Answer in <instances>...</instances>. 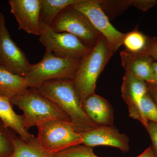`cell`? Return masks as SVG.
<instances>
[{
  "label": "cell",
  "mask_w": 157,
  "mask_h": 157,
  "mask_svg": "<svg viewBox=\"0 0 157 157\" xmlns=\"http://www.w3.org/2000/svg\"><path fill=\"white\" fill-rule=\"evenodd\" d=\"M72 6L87 17L94 27L106 38L111 50L115 53L123 44L126 34L117 30L111 25L99 1L81 0Z\"/></svg>",
  "instance_id": "ba28073f"
},
{
  "label": "cell",
  "mask_w": 157,
  "mask_h": 157,
  "mask_svg": "<svg viewBox=\"0 0 157 157\" xmlns=\"http://www.w3.org/2000/svg\"><path fill=\"white\" fill-rule=\"evenodd\" d=\"M0 67H2V63H1V61H0Z\"/></svg>",
  "instance_id": "f1b7e54d"
},
{
  "label": "cell",
  "mask_w": 157,
  "mask_h": 157,
  "mask_svg": "<svg viewBox=\"0 0 157 157\" xmlns=\"http://www.w3.org/2000/svg\"><path fill=\"white\" fill-rule=\"evenodd\" d=\"M123 45L126 49L135 53H142L147 44V36L137 29V26L133 31L126 34Z\"/></svg>",
  "instance_id": "d6986e66"
},
{
  "label": "cell",
  "mask_w": 157,
  "mask_h": 157,
  "mask_svg": "<svg viewBox=\"0 0 157 157\" xmlns=\"http://www.w3.org/2000/svg\"><path fill=\"white\" fill-rule=\"evenodd\" d=\"M80 60L59 57L45 52L40 62L32 65L30 71L25 77L29 88H36L52 79H73Z\"/></svg>",
  "instance_id": "5b68a950"
},
{
  "label": "cell",
  "mask_w": 157,
  "mask_h": 157,
  "mask_svg": "<svg viewBox=\"0 0 157 157\" xmlns=\"http://www.w3.org/2000/svg\"><path fill=\"white\" fill-rule=\"evenodd\" d=\"M147 93L157 107V86L147 84Z\"/></svg>",
  "instance_id": "484cf974"
},
{
  "label": "cell",
  "mask_w": 157,
  "mask_h": 157,
  "mask_svg": "<svg viewBox=\"0 0 157 157\" xmlns=\"http://www.w3.org/2000/svg\"><path fill=\"white\" fill-rule=\"evenodd\" d=\"M82 144L67 149L53 157H99L95 154L92 147Z\"/></svg>",
  "instance_id": "7402d4cb"
},
{
  "label": "cell",
  "mask_w": 157,
  "mask_h": 157,
  "mask_svg": "<svg viewBox=\"0 0 157 157\" xmlns=\"http://www.w3.org/2000/svg\"><path fill=\"white\" fill-rule=\"evenodd\" d=\"M29 88L25 77L14 74L0 67V96L11 99L24 94Z\"/></svg>",
  "instance_id": "2e32d148"
},
{
  "label": "cell",
  "mask_w": 157,
  "mask_h": 157,
  "mask_svg": "<svg viewBox=\"0 0 157 157\" xmlns=\"http://www.w3.org/2000/svg\"><path fill=\"white\" fill-rule=\"evenodd\" d=\"M41 27L39 41L46 52L59 57L81 59L92 50L72 34L57 33L42 21Z\"/></svg>",
  "instance_id": "52a82bcc"
},
{
  "label": "cell",
  "mask_w": 157,
  "mask_h": 157,
  "mask_svg": "<svg viewBox=\"0 0 157 157\" xmlns=\"http://www.w3.org/2000/svg\"><path fill=\"white\" fill-rule=\"evenodd\" d=\"M81 0H41V21L49 27L66 7L79 2Z\"/></svg>",
  "instance_id": "ac0fdd59"
},
{
  "label": "cell",
  "mask_w": 157,
  "mask_h": 157,
  "mask_svg": "<svg viewBox=\"0 0 157 157\" xmlns=\"http://www.w3.org/2000/svg\"><path fill=\"white\" fill-rule=\"evenodd\" d=\"M151 72L153 81V84L152 85L157 86V61H156L154 62L152 65Z\"/></svg>",
  "instance_id": "4316f807"
},
{
  "label": "cell",
  "mask_w": 157,
  "mask_h": 157,
  "mask_svg": "<svg viewBox=\"0 0 157 157\" xmlns=\"http://www.w3.org/2000/svg\"><path fill=\"white\" fill-rule=\"evenodd\" d=\"M128 5L129 6H135L138 9H140L143 11H145L148 10L150 8H151L156 5V1L153 0H145V1H127Z\"/></svg>",
  "instance_id": "d4e9b609"
},
{
  "label": "cell",
  "mask_w": 157,
  "mask_h": 157,
  "mask_svg": "<svg viewBox=\"0 0 157 157\" xmlns=\"http://www.w3.org/2000/svg\"><path fill=\"white\" fill-rule=\"evenodd\" d=\"M36 89L57 104L67 113L76 132L82 134L98 127L85 112L73 79H52L45 82Z\"/></svg>",
  "instance_id": "6da1fadb"
},
{
  "label": "cell",
  "mask_w": 157,
  "mask_h": 157,
  "mask_svg": "<svg viewBox=\"0 0 157 157\" xmlns=\"http://www.w3.org/2000/svg\"><path fill=\"white\" fill-rule=\"evenodd\" d=\"M0 61L11 73L26 77L32 65L21 49L11 39L6 27L5 16L0 12Z\"/></svg>",
  "instance_id": "9c48e42d"
},
{
  "label": "cell",
  "mask_w": 157,
  "mask_h": 157,
  "mask_svg": "<svg viewBox=\"0 0 157 157\" xmlns=\"http://www.w3.org/2000/svg\"><path fill=\"white\" fill-rule=\"evenodd\" d=\"M37 127V141L52 155L83 143L82 135L76 132L71 122L52 121Z\"/></svg>",
  "instance_id": "277c9868"
},
{
  "label": "cell",
  "mask_w": 157,
  "mask_h": 157,
  "mask_svg": "<svg viewBox=\"0 0 157 157\" xmlns=\"http://www.w3.org/2000/svg\"><path fill=\"white\" fill-rule=\"evenodd\" d=\"M16 134L0 119V157H9L12 154Z\"/></svg>",
  "instance_id": "ffe728a7"
},
{
  "label": "cell",
  "mask_w": 157,
  "mask_h": 157,
  "mask_svg": "<svg viewBox=\"0 0 157 157\" xmlns=\"http://www.w3.org/2000/svg\"><path fill=\"white\" fill-rule=\"evenodd\" d=\"M146 129L151 139L152 148L156 157H157V123L148 121Z\"/></svg>",
  "instance_id": "603a6c76"
},
{
  "label": "cell",
  "mask_w": 157,
  "mask_h": 157,
  "mask_svg": "<svg viewBox=\"0 0 157 157\" xmlns=\"http://www.w3.org/2000/svg\"><path fill=\"white\" fill-rule=\"evenodd\" d=\"M140 108L145 120L157 123V107L148 93L141 99Z\"/></svg>",
  "instance_id": "44dd1931"
},
{
  "label": "cell",
  "mask_w": 157,
  "mask_h": 157,
  "mask_svg": "<svg viewBox=\"0 0 157 157\" xmlns=\"http://www.w3.org/2000/svg\"><path fill=\"white\" fill-rule=\"evenodd\" d=\"M0 119L7 128L19 135L22 139L29 140L33 136L25 129L23 116L18 115L15 112L10 99L1 96Z\"/></svg>",
  "instance_id": "9a60e30c"
},
{
  "label": "cell",
  "mask_w": 157,
  "mask_h": 157,
  "mask_svg": "<svg viewBox=\"0 0 157 157\" xmlns=\"http://www.w3.org/2000/svg\"><path fill=\"white\" fill-rule=\"evenodd\" d=\"M83 143L86 146H108L120 149L124 152L128 151L129 139L125 134L120 133L113 126H98L82 133Z\"/></svg>",
  "instance_id": "7c38bea8"
},
{
  "label": "cell",
  "mask_w": 157,
  "mask_h": 157,
  "mask_svg": "<svg viewBox=\"0 0 157 157\" xmlns=\"http://www.w3.org/2000/svg\"><path fill=\"white\" fill-rule=\"evenodd\" d=\"M120 55L125 71L131 72L147 84H153L151 68L154 59L147 55L131 52L126 49L121 52Z\"/></svg>",
  "instance_id": "4fadbf2b"
},
{
  "label": "cell",
  "mask_w": 157,
  "mask_h": 157,
  "mask_svg": "<svg viewBox=\"0 0 157 157\" xmlns=\"http://www.w3.org/2000/svg\"><path fill=\"white\" fill-rule=\"evenodd\" d=\"M10 101L23 112L24 127L27 131L52 121L71 122L70 117L57 104L36 88H29L25 94L13 97Z\"/></svg>",
  "instance_id": "3957f363"
},
{
  "label": "cell",
  "mask_w": 157,
  "mask_h": 157,
  "mask_svg": "<svg viewBox=\"0 0 157 157\" xmlns=\"http://www.w3.org/2000/svg\"><path fill=\"white\" fill-rule=\"evenodd\" d=\"M51 27L57 33H67L74 35L91 49L94 48L102 36L87 17L72 5L62 11Z\"/></svg>",
  "instance_id": "8992f818"
},
{
  "label": "cell",
  "mask_w": 157,
  "mask_h": 157,
  "mask_svg": "<svg viewBox=\"0 0 157 157\" xmlns=\"http://www.w3.org/2000/svg\"><path fill=\"white\" fill-rule=\"evenodd\" d=\"M122 96L128 107L129 115L137 120L146 128L148 121L145 120L140 108V101L147 93V84L131 72L125 71L121 86Z\"/></svg>",
  "instance_id": "8fae6325"
},
{
  "label": "cell",
  "mask_w": 157,
  "mask_h": 157,
  "mask_svg": "<svg viewBox=\"0 0 157 157\" xmlns=\"http://www.w3.org/2000/svg\"><path fill=\"white\" fill-rule=\"evenodd\" d=\"M45 151L33 136L28 140L16 136L14 140V149L9 157H53Z\"/></svg>",
  "instance_id": "e0dca14e"
},
{
  "label": "cell",
  "mask_w": 157,
  "mask_h": 157,
  "mask_svg": "<svg viewBox=\"0 0 157 157\" xmlns=\"http://www.w3.org/2000/svg\"><path fill=\"white\" fill-rule=\"evenodd\" d=\"M113 54L102 35L91 51L80 60L73 80L82 106L86 98L94 94L98 77Z\"/></svg>",
  "instance_id": "7a4b0ae2"
},
{
  "label": "cell",
  "mask_w": 157,
  "mask_h": 157,
  "mask_svg": "<svg viewBox=\"0 0 157 157\" xmlns=\"http://www.w3.org/2000/svg\"><path fill=\"white\" fill-rule=\"evenodd\" d=\"M137 157H156L151 146H150L144 151Z\"/></svg>",
  "instance_id": "83f0119b"
},
{
  "label": "cell",
  "mask_w": 157,
  "mask_h": 157,
  "mask_svg": "<svg viewBox=\"0 0 157 157\" xmlns=\"http://www.w3.org/2000/svg\"><path fill=\"white\" fill-rule=\"evenodd\" d=\"M11 13L19 29L29 34H41V0H9Z\"/></svg>",
  "instance_id": "30bf717a"
},
{
  "label": "cell",
  "mask_w": 157,
  "mask_h": 157,
  "mask_svg": "<svg viewBox=\"0 0 157 157\" xmlns=\"http://www.w3.org/2000/svg\"><path fill=\"white\" fill-rule=\"evenodd\" d=\"M151 56L157 61V39L155 37L147 36V44L145 50L142 53Z\"/></svg>",
  "instance_id": "cb8c5ba5"
},
{
  "label": "cell",
  "mask_w": 157,
  "mask_h": 157,
  "mask_svg": "<svg viewBox=\"0 0 157 157\" xmlns=\"http://www.w3.org/2000/svg\"><path fill=\"white\" fill-rule=\"evenodd\" d=\"M82 107L88 117L98 126H113V109L106 99L94 93L86 98Z\"/></svg>",
  "instance_id": "5bb4252c"
}]
</instances>
